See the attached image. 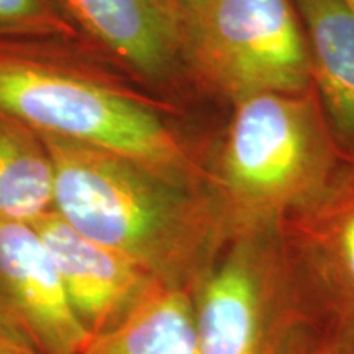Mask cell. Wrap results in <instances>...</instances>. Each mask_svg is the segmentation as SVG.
<instances>
[{
    "mask_svg": "<svg viewBox=\"0 0 354 354\" xmlns=\"http://www.w3.org/2000/svg\"><path fill=\"white\" fill-rule=\"evenodd\" d=\"M39 138L51 159L61 218L161 284L194 290L234 232L209 185L91 146Z\"/></svg>",
    "mask_w": 354,
    "mask_h": 354,
    "instance_id": "obj_1",
    "label": "cell"
},
{
    "mask_svg": "<svg viewBox=\"0 0 354 354\" xmlns=\"http://www.w3.org/2000/svg\"><path fill=\"white\" fill-rule=\"evenodd\" d=\"M353 151H346L315 87L264 92L233 104L209 187L233 230L281 221L320 197Z\"/></svg>",
    "mask_w": 354,
    "mask_h": 354,
    "instance_id": "obj_2",
    "label": "cell"
},
{
    "mask_svg": "<svg viewBox=\"0 0 354 354\" xmlns=\"http://www.w3.org/2000/svg\"><path fill=\"white\" fill-rule=\"evenodd\" d=\"M197 354H299L318 331L279 221L236 228L192 290Z\"/></svg>",
    "mask_w": 354,
    "mask_h": 354,
    "instance_id": "obj_3",
    "label": "cell"
},
{
    "mask_svg": "<svg viewBox=\"0 0 354 354\" xmlns=\"http://www.w3.org/2000/svg\"><path fill=\"white\" fill-rule=\"evenodd\" d=\"M0 113L39 135L133 159L183 183L209 185L151 109L87 79L35 64L0 63Z\"/></svg>",
    "mask_w": 354,
    "mask_h": 354,
    "instance_id": "obj_4",
    "label": "cell"
},
{
    "mask_svg": "<svg viewBox=\"0 0 354 354\" xmlns=\"http://www.w3.org/2000/svg\"><path fill=\"white\" fill-rule=\"evenodd\" d=\"M179 15L183 57L232 104L313 87L307 39L292 0H189Z\"/></svg>",
    "mask_w": 354,
    "mask_h": 354,
    "instance_id": "obj_5",
    "label": "cell"
},
{
    "mask_svg": "<svg viewBox=\"0 0 354 354\" xmlns=\"http://www.w3.org/2000/svg\"><path fill=\"white\" fill-rule=\"evenodd\" d=\"M279 225L315 320L354 343V153L320 197Z\"/></svg>",
    "mask_w": 354,
    "mask_h": 354,
    "instance_id": "obj_6",
    "label": "cell"
},
{
    "mask_svg": "<svg viewBox=\"0 0 354 354\" xmlns=\"http://www.w3.org/2000/svg\"><path fill=\"white\" fill-rule=\"evenodd\" d=\"M0 317L39 354H77L92 339L30 223L0 220Z\"/></svg>",
    "mask_w": 354,
    "mask_h": 354,
    "instance_id": "obj_7",
    "label": "cell"
},
{
    "mask_svg": "<svg viewBox=\"0 0 354 354\" xmlns=\"http://www.w3.org/2000/svg\"><path fill=\"white\" fill-rule=\"evenodd\" d=\"M30 225L50 251L69 302L92 338L115 328L161 284L131 259L84 236L55 210Z\"/></svg>",
    "mask_w": 354,
    "mask_h": 354,
    "instance_id": "obj_8",
    "label": "cell"
},
{
    "mask_svg": "<svg viewBox=\"0 0 354 354\" xmlns=\"http://www.w3.org/2000/svg\"><path fill=\"white\" fill-rule=\"evenodd\" d=\"M115 56L148 77H165L183 59L179 8L169 0H59Z\"/></svg>",
    "mask_w": 354,
    "mask_h": 354,
    "instance_id": "obj_9",
    "label": "cell"
},
{
    "mask_svg": "<svg viewBox=\"0 0 354 354\" xmlns=\"http://www.w3.org/2000/svg\"><path fill=\"white\" fill-rule=\"evenodd\" d=\"M302 21L312 86L339 141L354 153V12L344 0H292Z\"/></svg>",
    "mask_w": 354,
    "mask_h": 354,
    "instance_id": "obj_10",
    "label": "cell"
},
{
    "mask_svg": "<svg viewBox=\"0 0 354 354\" xmlns=\"http://www.w3.org/2000/svg\"><path fill=\"white\" fill-rule=\"evenodd\" d=\"M77 354H197L192 292L159 284L125 320Z\"/></svg>",
    "mask_w": 354,
    "mask_h": 354,
    "instance_id": "obj_11",
    "label": "cell"
},
{
    "mask_svg": "<svg viewBox=\"0 0 354 354\" xmlns=\"http://www.w3.org/2000/svg\"><path fill=\"white\" fill-rule=\"evenodd\" d=\"M55 210V174L41 138L0 118V220L33 223Z\"/></svg>",
    "mask_w": 354,
    "mask_h": 354,
    "instance_id": "obj_12",
    "label": "cell"
},
{
    "mask_svg": "<svg viewBox=\"0 0 354 354\" xmlns=\"http://www.w3.org/2000/svg\"><path fill=\"white\" fill-rule=\"evenodd\" d=\"M59 25L55 0H0V30H41Z\"/></svg>",
    "mask_w": 354,
    "mask_h": 354,
    "instance_id": "obj_13",
    "label": "cell"
},
{
    "mask_svg": "<svg viewBox=\"0 0 354 354\" xmlns=\"http://www.w3.org/2000/svg\"><path fill=\"white\" fill-rule=\"evenodd\" d=\"M354 343L351 339L322 330L313 336L299 354H353Z\"/></svg>",
    "mask_w": 354,
    "mask_h": 354,
    "instance_id": "obj_14",
    "label": "cell"
},
{
    "mask_svg": "<svg viewBox=\"0 0 354 354\" xmlns=\"http://www.w3.org/2000/svg\"><path fill=\"white\" fill-rule=\"evenodd\" d=\"M0 354H39L20 336L0 330Z\"/></svg>",
    "mask_w": 354,
    "mask_h": 354,
    "instance_id": "obj_15",
    "label": "cell"
},
{
    "mask_svg": "<svg viewBox=\"0 0 354 354\" xmlns=\"http://www.w3.org/2000/svg\"><path fill=\"white\" fill-rule=\"evenodd\" d=\"M169 2H171V3H174V6H176L177 8H179L180 6H184L185 2H189V0H169Z\"/></svg>",
    "mask_w": 354,
    "mask_h": 354,
    "instance_id": "obj_16",
    "label": "cell"
},
{
    "mask_svg": "<svg viewBox=\"0 0 354 354\" xmlns=\"http://www.w3.org/2000/svg\"><path fill=\"white\" fill-rule=\"evenodd\" d=\"M344 2H346V3H348V7L351 8V10L354 12V0H344Z\"/></svg>",
    "mask_w": 354,
    "mask_h": 354,
    "instance_id": "obj_17",
    "label": "cell"
},
{
    "mask_svg": "<svg viewBox=\"0 0 354 354\" xmlns=\"http://www.w3.org/2000/svg\"><path fill=\"white\" fill-rule=\"evenodd\" d=\"M353 354H354V353H353Z\"/></svg>",
    "mask_w": 354,
    "mask_h": 354,
    "instance_id": "obj_18",
    "label": "cell"
}]
</instances>
